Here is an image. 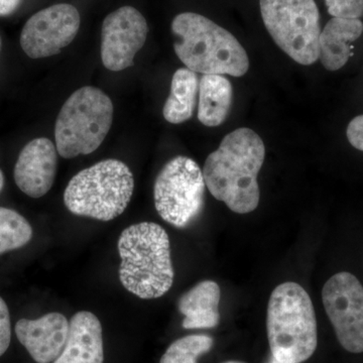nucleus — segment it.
I'll use <instances>...</instances> for the list:
<instances>
[{
	"label": "nucleus",
	"mask_w": 363,
	"mask_h": 363,
	"mask_svg": "<svg viewBox=\"0 0 363 363\" xmlns=\"http://www.w3.org/2000/svg\"><path fill=\"white\" fill-rule=\"evenodd\" d=\"M267 331L272 357L281 363H302L318 345L316 314L302 286L286 281L272 291L267 305Z\"/></svg>",
	"instance_id": "20e7f679"
},
{
	"label": "nucleus",
	"mask_w": 363,
	"mask_h": 363,
	"mask_svg": "<svg viewBox=\"0 0 363 363\" xmlns=\"http://www.w3.org/2000/svg\"><path fill=\"white\" fill-rule=\"evenodd\" d=\"M348 142L353 147L363 152V114L354 117L346 130Z\"/></svg>",
	"instance_id": "5701e85b"
},
{
	"label": "nucleus",
	"mask_w": 363,
	"mask_h": 363,
	"mask_svg": "<svg viewBox=\"0 0 363 363\" xmlns=\"http://www.w3.org/2000/svg\"><path fill=\"white\" fill-rule=\"evenodd\" d=\"M266 157L264 140L255 131L240 128L224 136L203 167L206 187L215 199L238 214L259 207V174Z\"/></svg>",
	"instance_id": "f257e3e1"
},
{
	"label": "nucleus",
	"mask_w": 363,
	"mask_h": 363,
	"mask_svg": "<svg viewBox=\"0 0 363 363\" xmlns=\"http://www.w3.org/2000/svg\"><path fill=\"white\" fill-rule=\"evenodd\" d=\"M119 281L143 300L161 298L173 286L175 272L168 233L154 222L126 227L119 236Z\"/></svg>",
	"instance_id": "f03ea898"
},
{
	"label": "nucleus",
	"mask_w": 363,
	"mask_h": 363,
	"mask_svg": "<svg viewBox=\"0 0 363 363\" xmlns=\"http://www.w3.org/2000/svg\"><path fill=\"white\" fill-rule=\"evenodd\" d=\"M133 190L135 178L128 164L104 160L71 179L64 192V204L77 216L111 221L125 211Z\"/></svg>",
	"instance_id": "39448f33"
},
{
	"label": "nucleus",
	"mask_w": 363,
	"mask_h": 363,
	"mask_svg": "<svg viewBox=\"0 0 363 363\" xmlns=\"http://www.w3.org/2000/svg\"><path fill=\"white\" fill-rule=\"evenodd\" d=\"M174 50L186 68L203 75L242 77L250 69L245 48L225 28L195 13H183L172 21Z\"/></svg>",
	"instance_id": "7ed1b4c3"
},
{
	"label": "nucleus",
	"mask_w": 363,
	"mask_h": 363,
	"mask_svg": "<svg viewBox=\"0 0 363 363\" xmlns=\"http://www.w3.org/2000/svg\"><path fill=\"white\" fill-rule=\"evenodd\" d=\"M0 49H1V39H0Z\"/></svg>",
	"instance_id": "cd10ccee"
},
{
	"label": "nucleus",
	"mask_w": 363,
	"mask_h": 363,
	"mask_svg": "<svg viewBox=\"0 0 363 363\" xmlns=\"http://www.w3.org/2000/svg\"><path fill=\"white\" fill-rule=\"evenodd\" d=\"M149 33L145 16L133 6L109 13L102 23L101 60L105 68L119 72L135 64Z\"/></svg>",
	"instance_id": "9b49d317"
},
{
	"label": "nucleus",
	"mask_w": 363,
	"mask_h": 363,
	"mask_svg": "<svg viewBox=\"0 0 363 363\" xmlns=\"http://www.w3.org/2000/svg\"><path fill=\"white\" fill-rule=\"evenodd\" d=\"M325 4L333 18L346 20L363 18V0H325Z\"/></svg>",
	"instance_id": "412c9836"
},
{
	"label": "nucleus",
	"mask_w": 363,
	"mask_h": 363,
	"mask_svg": "<svg viewBox=\"0 0 363 363\" xmlns=\"http://www.w3.org/2000/svg\"><path fill=\"white\" fill-rule=\"evenodd\" d=\"M199 83L198 74L186 67L174 73L171 91L162 108V116L168 123H186L193 116L199 96Z\"/></svg>",
	"instance_id": "a211bd4d"
},
{
	"label": "nucleus",
	"mask_w": 363,
	"mask_h": 363,
	"mask_svg": "<svg viewBox=\"0 0 363 363\" xmlns=\"http://www.w3.org/2000/svg\"><path fill=\"white\" fill-rule=\"evenodd\" d=\"M199 164L188 157L169 160L154 186L155 206L162 220L186 228L202 213L206 190Z\"/></svg>",
	"instance_id": "6e6552de"
},
{
	"label": "nucleus",
	"mask_w": 363,
	"mask_h": 363,
	"mask_svg": "<svg viewBox=\"0 0 363 363\" xmlns=\"http://www.w3.org/2000/svg\"><path fill=\"white\" fill-rule=\"evenodd\" d=\"M267 32L301 65L319 60L320 13L314 0H259Z\"/></svg>",
	"instance_id": "0eeeda50"
},
{
	"label": "nucleus",
	"mask_w": 363,
	"mask_h": 363,
	"mask_svg": "<svg viewBox=\"0 0 363 363\" xmlns=\"http://www.w3.org/2000/svg\"><path fill=\"white\" fill-rule=\"evenodd\" d=\"M23 0H0V16H9L13 14Z\"/></svg>",
	"instance_id": "b1692460"
},
{
	"label": "nucleus",
	"mask_w": 363,
	"mask_h": 363,
	"mask_svg": "<svg viewBox=\"0 0 363 363\" xmlns=\"http://www.w3.org/2000/svg\"><path fill=\"white\" fill-rule=\"evenodd\" d=\"M4 173H2L1 169H0V192H1L2 189H4Z\"/></svg>",
	"instance_id": "393cba45"
},
{
	"label": "nucleus",
	"mask_w": 363,
	"mask_h": 363,
	"mask_svg": "<svg viewBox=\"0 0 363 363\" xmlns=\"http://www.w3.org/2000/svg\"><path fill=\"white\" fill-rule=\"evenodd\" d=\"M32 238V225L23 215L0 207V255L25 247Z\"/></svg>",
	"instance_id": "6ab92c4d"
},
{
	"label": "nucleus",
	"mask_w": 363,
	"mask_h": 363,
	"mask_svg": "<svg viewBox=\"0 0 363 363\" xmlns=\"http://www.w3.org/2000/svg\"><path fill=\"white\" fill-rule=\"evenodd\" d=\"M325 311L344 350L363 352V286L347 272L332 276L322 290Z\"/></svg>",
	"instance_id": "1a4fd4ad"
},
{
	"label": "nucleus",
	"mask_w": 363,
	"mask_h": 363,
	"mask_svg": "<svg viewBox=\"0 0 363 363\" xmlns=\"http://www.w3.org/2000/svg\"><path fill=\"white\" fill-rule=\"evenodd\" d=\"M363 33L360 20L331 18L319 38V60L326 70L334 72L346 65L352 56V43Z\"/></svg>",
	"instance_id": "2eb2a0df"
},
{
	"label": "nucleus",
	"mask_w": 363,
	"mask_h": 363,
	"mask_svg": "<svg viewBox=\"0 0 363 363\" xmlns=\"http://www.w3.org/2000/svg\"><path fill=\"white\" fill-rule=\"evenodd\" d=\"M68 320L61 313H49L35 320L21 319L16 325L18 341L37 363L54 362L65 347Z\"/></svg>",
	"instance_id": "ddd939ff"
},
{
	"label": "nucleus",
	"mask_w": 363,
	"mask_h": 363,
	"mask_svg": "<svg viewBox=\"0 0 363 363\" xmlns=\"http://www.w3.org/2000/svg\"><path fill=\"white\" fill-rule=\"evenodd\" d=\"M267 363H281V362H279L278 360L274 359V358L272 357L271 355V357L269 358V360H267Z\"/></svg>",
	"instance_id": "a878e982"
},
{
	"label": "nucleus",
	"mask_w": 363,
	"mask_h": 363,
	"mask_svg": "<svg viewBox=\"0 0 363 363\" xmlns=\"http://www.w3.org/2000/svg\"><path fill=\"white\" fill-rule=\"evenodd\" d=\"M222 363H245V362H238V360H228V362H222Z\"/></svg>",
	"instance_id": "bb28decb"
},
{
	"label": "nucleus",
	"mask_w": 363,
	"mask_h": 363,
	"mask_svg": "<svg viewBox=\"0 0 363 363\" xmlns=\"http://www.w3.org/2000/svg\"><path fill=\"white\" fill-rule=\"evenodd\" d=\"M11 340V315L4 298L0 297V357L9 350Z\"/></svg>",
	"instance_id": "4be33fe9"
},
{
	"label": "nucleus",
	"mask_w": 363,
	"mask_h": 363,
	"mask_svg": "<svg viewBox=\"0 0 363 363\" xmlns=\"http://www.w3.org/2000/svg\"><path fill=\"white\" fill-rule=\"evenodd\" d=\"M58 150L51 140L38 138L21 150L16 167L14 181L28 197H43L49 193L56 179Z\"/></svg>",
	"instance_id": "f8f14e48"
},
{
	"label": "nucleus",
	"mask_w": 363,
	"mask_h": 363,
	"mask_svg": "<svg viewBox=\"0 0 363 363\" xmlns=\"http://www.w3.org/2000/svg\"><path fill=\"white\" fill-rule=\"evenodd\" d=\"M221 291L214 281H203L181 296L179 312L184 316L185 329H211L220 321Z\"/></svg>",
	"instance_id": "dca6fc26"
},
{
	"label": "nucleus",
	"mask_w": 363,
	"mask_h": 363,
	"mask_svg": "<svg viewBox=\"0 0 363 363\" xmlns=\"http://www.w3.org/2000/svg\"><path fill=\"white\" fill-rule=\"evenodd\" d=\"M80 23V13L72 4H59L42 9L23 26L21 49L32 59L58 55L75 39Z\"/></svg>",
	"instance_id": "9d476101"
},
{
	"label": "nucleus",
	"mask_w": 363,
	"mask_h": 363,
	"mask_svg": "<svg viewBox=\"0 0 363 363\" xmlns=\"http://www.w3.org/2000/svg\"><path fill=\"white\" fill-rule=\"evenodd\" d=\"M214 339L206 334H192L174 341L162 354L160 363H198V359L209 352Z\"/></svg>",
	"instance_id": "aec40b11"
},
{
	"label": "nucleus",
	"mask_w": 363,
	"mask_h": 363,
	"mask_svg": "<svg viewBox=\"0 0 363 363\" xmlns=\"http://www.w3.org/2000/svg\"><path fill=\"white\" fill-rule=\"evenodd\" d=\"M69 324L65 347L52 363H104L102 325L96 315L78 312Z\"/></svg>",
	"instance_id": "4468645a"
},
{
	"label": "nucleus",
	"mask_w": 363,
	"mask_h": 363,
	"mask_svg": "<svg viewBox=\"0 0 363 363\" xmlns=\"http://www.w3.org/2000/svg\"><path fill=\"white\" fill-rule=\"evenodd\" d=\"M113 104L104 91L92 86L76 90L62 106L55 124L58 154L64 159L95 152L108 135Z\"/></svg>",
	"instance_id": "423d86ee"
},
{
	"label": "nucleus",
	"mask_w": 363,
	"mask_h": 363,
	"mask_svg": "<svg viewBox=\"0 0 363 363\" xmlns=\"http://www.w3.org/2000/svg\"><path fill=\"white\" fill-rule=\"evenodd\" d=\"M198 119L203 125L216 128L226 121L233 100L230 81L223 75H203L199 83Z\"/></svg>",
	"instance_id": "f3484780"
}]
</instances>
